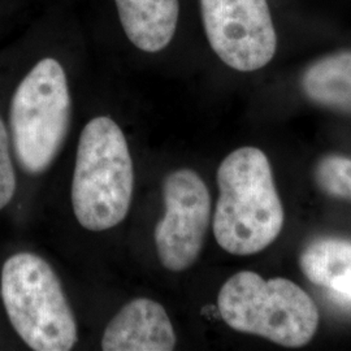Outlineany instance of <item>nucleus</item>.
Segmentation results:
<instances>
[{
  "mask_svg": "<svg viewBox=\"0 0 351 351\" xmlns=\"http://www.w3.org/2000/svg\"><path fill=\"white\" fill-rule=\"evenodd\" d=\"M301 268L310 281L351 302V241H315L303 251Z\"/></svg>",
  "mask_w": 351,
  "mask_h": 351,
  "instance_id": "10",
  "label": "nucleus"
},
{
  "mask_svg": "<svg viewBox=\"0 0 351 351\" xmlns=\"http://www.w3.org/2000/svg\"><path fill=\"white\" fill-rule=\"evenodd\" d=\"M101 345L104 351H171L176 346L175 329L160 303L137 298L108 323Z\"/></svg>",
  "mask_w": 351,
  "mask_h": 351,
  "instance_id": "8",
  "label": "nucleus"
},
{
  "mask_svg": "<svg viewBox=\"0 0 351 351\" xmlns=\"http://www.w3.org/2000/svg\"><path fill=\"white\" fill-rule=\"evenodd\" d=\"M316 178L322 189L330 195L351 198V160L342 156H328L322 160Z\"/></svg>",
  "mask_w": 351,
  "mask_h": 351,
  "instance_id": "12",
  "label": "nucleus"
},
{
  "mask_svg": "<svg viewBox=\"0 0 351 351\" xmlns=\"http://www.w3.org/2000/svg\"><path fill=\"white\" fill-rule=\"evenodd\" d=\"M219 311L232 329L261 336L287 348L308 343L319 326L313 298L287 278L242 271L220 289Z\"/></svg>",
  "mask_w": 351,
  "mask_h": 351,
  "instance_id": "4",
  "label": "nucleus"
},
{
  "mask_svg": "<svg viewBox=\"0 0 351 351\" xmlns=\"http://www.w3.org/2000/svg\"><path fill=\"white\" fill-rule=\"evenodd\" d=\"M164 216L155 226L158 258L165 269L182 272L201 254L211 220V195L197 172L184 168L164 178Z\"/></svg>",
  "mask_w": 351,
  "mask_h": 351,
  "instance_id": "7",
  "label": "nucleus"
},
{
  "mask_svg": "<svg viewBox=\"0 0 351 351\" xmlns=\"http://www.w3.org/2000/svg\"><path fill=\"white\" fill-rule=\"evenodd\" d=\"M16 188L17 181L11 156L10 137L0 117V211L11 203L16 194Z\"/></svg>",
  "mask_w": 351,
  "mask_h": 351,
  "instance_id": "13",
  "label": "nucleus"
},
{
  "mask_svg": "<svg viewBox=\"0 0 351 351\" xmlns=\"http://www.w3.org/2000/svg\"><path fill=\"white\" fill-rule=\"evenodd\" d=\"M128 39L139 50L159 52L175 36L178 0H114Z\"/></svg>",
  "mask_w": 351,
  "mask_h": 351,
  "instance_id": "9",
  "label": "nucleus"
},
{
  "mask_svg": "<svg viewBox=\"0 0 351 351\" xmlns=\"http://www.w3.org/2000/svg\"><path fill=\"white\" fill-rule=\"evenodd\" d=\"M202 19L213 52L239 72L269 63L277 36L267 0H201Z\"/></svg>",
  "mask_w": 351,
  "mask_h": 351,
  "instance_id": "6",
  "label": "nucleus"
},
{
  "mask_svg": "<svg viewBox=\"0 0 351 351\" xmlns=\"http://www.w3.org/2000/svg\"><path fill=\"white\" fill-rule=\"evenodd\" d=\"M0 295L14 332L36 351L72 350L77 322L50 264L33 252L11 255L1 268Z\"/></svg>",
  "mask_w": 351,
  "mask_h": 351,
  "instance_id": "3",
  "label": "nucleus"
},
{
  "mask_svg": "<svg viewBox=\"0 0 351 351\" xmlns=\"http://www.w3.org/2000/svg\"><path fill=\"white\" fill-rule=\"evenodd\" d=\"M71 123V94L62 64L38 62L16 88L10 125L16 159L29 175L50 168L63 146Z\"/></svg>",
  "mask_w": 351,
  "mask_h": 351,
  "instance_id": "5",
  "label": "nucleus"
},
{
  "mask_svg": "<svg viewBox=\"0 0 351 351\" xmlns=\"http://www.w3.org/2000/svg\"><path fill=\"white\" fill-rule=\"evenodd\" d=\"M217 185L213 234L220 247L241 256L268 247L282 229L284 208L263 151L230 152L217 169Z\"/></svg>",
  "mask_w": 351,
  "mask_h": 351,
  "instance_id": "1",
  "label": "nucleus"
},
{
  "mask_svg": "<svg viewBox=\"0 0 351 351\" xmlns=\"http://www.w3.org/2000/svg\"><path fill=\"white\" fill-rule=\"evenodd\" d=\"M134 188L128 141L111 117L98 116L84 128L75 155L72 206L80 226L112 229L129 213Z\"/></svg>",
  "mask_w": 351,
  "mask_h": 351,
  "instance_id": "2",
  "label": "nucleus"
},
{
  "mask_svg": "<svg viewBox=\"0 0 351 351\" xmlns=\"http://www.w3.org/2000/svg\"><path fill=\"white\" fill-rule=\"evenodd\" d=\"M302 86L316 103L351 111V52L330 55L311 65Z\"/></svg>",
  "mask_w": 351,
  "mask_h": 351,
  "instance_id": "11",
  "label": "nucleus"
}]
</instances>
